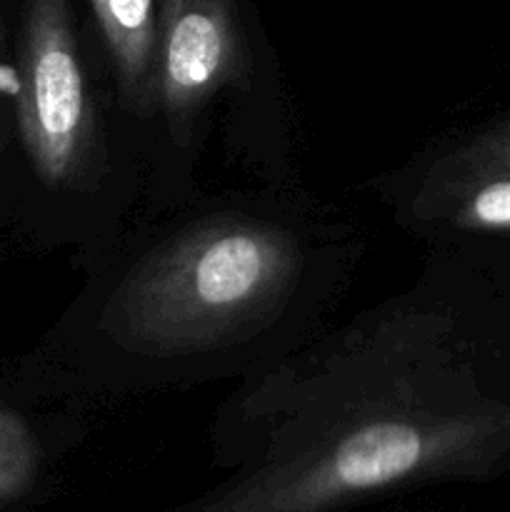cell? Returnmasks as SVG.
I'll use <instances>...</instances> for the list:
<instances>
[{"instance_id": "cell-2", "label": "cell", "mask_w": 510, "mask_h": 512, "mask_svg": "<svg viewBox=\"0 0 510 512\" xmlns=\"http://www.w3.org/2000/svg\"><path fill=\"white\" fill-rule=\"evenodd\" d=\"M293 233L255 218L205 220L140 260L113 300L110 323L153 353L215 348L273 315L298 280Z\"/></svg>"}, {"instance_id": "cell-1", "label": "cell", "mask_w": 510, "mask_h": 512, "mask_svg": "<svg viewBox=\"0 0 510 512\" xmlns=\"http://www.w3.org/2000/svg\"><path fill=\"white\" fill-rule=\"evenodd\" d=\"M443 353L375 360L253 418L265 450L175 512H335L368 495L480 480L510 458V405L460 395Z\"/></svg>"}, {"instance_id": "cell-3", "label": "cell", "mask_w": 510, "mask_h": 512, "mask_svg": "<svg viewBox=\"0 0 510 512\" xmlns=\"http://www.w3.org/2000/svg\"><path fill=\"white\" fill-rule=\"evenodd\" d=\"M15 113L25 153L45 185L75 188L95 173L98 113L68 0H23Z\"/></svg>"}, {"instance_id": "cell-9", "label": "cell", "mask_w": 510, "mask_h": 512, "mask_svg": "<svg viewBox=\"0 0 510 512\" xmlns=\"http://www.w3.org/2000/svg\"><path fill=\"white\" fill-rule=\"evenodd\" d=\"M0 43H3V35H0Z\"/></svg>"}, {"instance_id": "cell-7", "label": "cell", "mask_w": 510, "mask_h": 512, "mask_svg": "<svg viewBox=\"0 0 510 512\" xmlns=\"http://www.w3.org/2000/svg\"><path fill=\"white\" fill-rule=\"evenodd\" d=\"M490 173H510V118L480 130L440 158L428 185L458 183Z\"/></svg>"}, {"instance_id": "cell-5", "label": "cell", "mask_w": 510, "mask_h": 512, "mask_svg": "<svg viewBox=\"0 0 510 512\" xmlns=\"http://www.w3.org/2000/svg\"><path fill=\"white\" fill-rule=\"evenodd\" d=\"M115 70L120 103L135 115L158 110L160 10L155 0H90Z\"/></svg>"}, {"instance_id": "cell-8", "label": "cell", "mask_w": 510, "mask_h": 512, "mask_svg": "<svg viewBox=\"0 0 510 512\" xmlns=\"http://www.w3.org/2000/svg\"><path fill=\"white\" fill-rule=\"evenodd\" d=\"M38 448L23 420L0 405V498L15 495L30 483Z\"/></svg>"}, {"instance_id": "cell-6", "label": "cell", "mask_w": 510, "mask_h": 512, "mask_svg": "<svg viewBox=\"0 0 510 512\" xmlns=\"http://www.w3.org/2000/svg\"><path fill=\"white\" fill-rule=\"evenodd\" d=\"M440 215L470 233L510 235V173H490L458 183L428 185Z\"/></svg>"}, {"instance_id": "cell-4", "label": "cell", "mask_w": 510, "mask_h": 512, "mask_svg": "<svg viewBox=\"0 0 510 512\" xmlns=\"http://www.w3.org/2000/svg\"><path fill=\"white\" fill-rule=\"evenodd\" d=\"M248 80L233 0H163L158 45V110L170 138L188 145L210 100Z\"/></svg>"}]
</instances>
